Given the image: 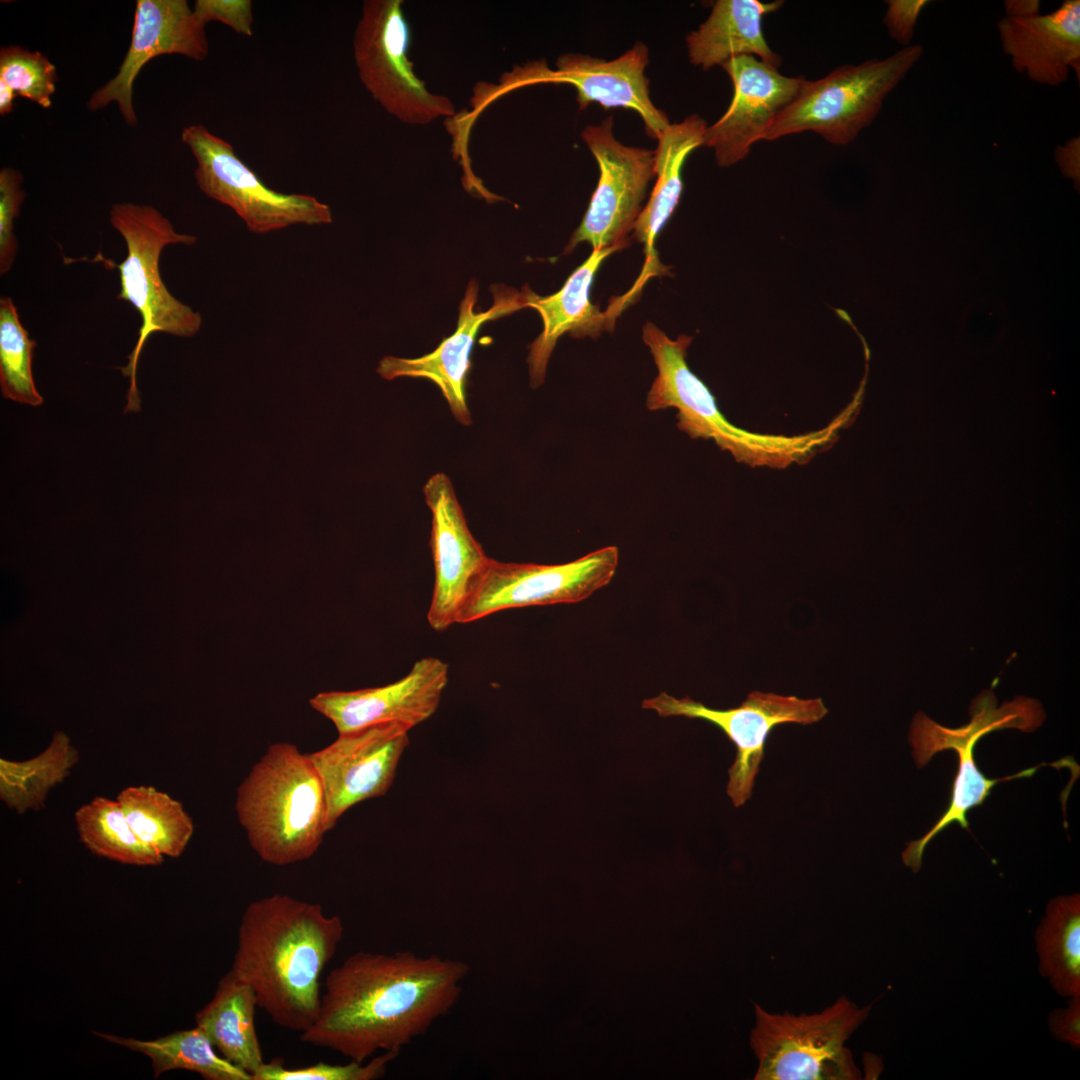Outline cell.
<instances>
[{
    "instance_id": "obj_36",
    "label": "cell",
    "mask_w": 1080,
    "mask_h": 1080,
    "mask_svg": "<svg viewBox=\"0 0 1080 1080\" xmlns=\"http://www.w3.org/2000/svg\"><path fill=\"white\" fill-rule=\"evenodd\" d=\"M887 3L884 24L890 37L904 47L910 45L918 17L930 1L890 0Z\"/></svg>"
},
{
    "instance_id": "obj_24",
    "label": "cell",
    "mask_w": 1080,
    "mask_h": 1080,
    "mask_svg": "<svg viewBox=\"0 0 1080 1080\" xmlns=\"http://www.w3.org/2000/svg\"><path fill=\"white\" fill-rule=\"evenodd\" d=\"M707 126L700 115L693 114L680 123L669 124L657 138L658 145L653 151L656 184L633 229V236L645 247L649 264L657 261L654 243L679 202L685 160L693 150L703 146Z\"/></svg>"
},
{
    "instance_id": "obj_16",
    "label": "cell",
    "mask_w": 1080,
    "mask_h": 1080,
    "mask_svg": "<svg viewBox=\"0 0 1080 1080\" xmlns=\"http://www.w3.org/2000/svg\"><path fill=\"white\" fill-rule=\"evenodd\" d=\"M431 512L430 548L435 580L427 620L438 632L457 618L489 557L474 538L447 475H432L423 487Z\"/></svg>"
},
{
    "instance_id": "obj_17",
    "label": "cell",
    "mask_w": 1080,
    "mask_h": 1080,
    "mask_svg": "<svg viewBox=\"0 0 1080 1080\" xmlns=\"http://www.w3.org/2000/svg\"><path fill=\"white\" fill-rule=\"evenodd\" d=\"M721 67L733 82L734 94L727 111L707 126L703 146L714 150L719 166L728 167L747 157L752 145L764 139L806 79L785 76L752 55L732 57Z\"/></svg>"
},
{
    "instance_id": "obj_38",
    "label": "cell",
    "mask_w": 1080,
    "mask_h": 1080,
    "mask_svg": "<svg viewBox=\"0 0 1080 1080\" xmlns=\"http://www.w3.org/2000/svg\"><path fill=\"white\" fill-rule=\"evenodd\" d=\"M1006 16H1025L1039 12V1H1005Z\"/></svg>"
},
{
    "instance_id": "obj_8",
    "label": "cell",
    "mask_w": 1080,
    "mask_h": 1080,
    "mask_svg": "<svg viewBox=\"0 0 1080 1080\" xmlns=\"http://www.w3.org/2000/svg\"><path fill=\"white\" fill-rule=\"evenodd\" d=\"M923 53L922 45H908L887 58L844 65L816 81L805 80L763 140L811 131L835 145L851 143L873 122L884 99Z\"/></svg>"
},
{
    "instance_id": "obj_35",
    "label": "cell",
    "mask_w": 1080,
    "mask_h": 1080,
    "mask_svg": "<svg viewBox=\"0 0 1080 1080\" xmlns=\"http://www.w3.org/2000/svg\"><path fill=\"white\" fill-rule=\"evenodd\" d=\"M250 0H197L193 11L197 19L207 25L217 21L229 26L236 33L253 35V10Z\"/></svg>"
},
{
    "instance_id": "obj_4",
    "label": "cell",
    "mask_w": 1080,
    "mask_h": 1080,
    "mask_svg": "<svg viewBox=\"0 0 1080 1080\" xmlns=\"http://www.w3.org/2000/svg\"><path fill=\"white\" fill-rule=\"evenodd\" d=\"M235 811L252 849L272 865L311 858L329 831L320 777L291 743L267 748L237 787Z\"/></svg>"
},
{
    "instance_id": "obj_1",
    "label": "cell",
    "mask_w": 1080,
    "mask_h": 1080,
    "mask_svg": "<svg viewBox=\"0 0 1080 1080\" xmlns=\"http://www.w3.org/2000/svg\"><path fill=\"white\" fill-rule=\"evenodd\" d=\"M468 963L412 951H358L332 969L302 1042L357 1062L398 1052L458 1002Z\"/></svg>"
},
{
    "instance_id": "obj_19",
    "label": "cell",
    "mask_w": 1080,
    "mask_h": 1080,
    "mask_svg": "<svg viewBox=\"0 0 1080 1080\" xmlns=\"http://www.w3.org/2000/svg\"><path fill=\"white\" fill-rule=\"evenodd\" d=\"M493 288V305L485 312H475L478 285L472 280L460 304L457 329L451 336L422 357L386 356L380 360L377 373L387 380L414 377L432 381L441 390L456 420L470 425L472 418L466 402L465 385L476 335L485 322L525 308L523 290L518 292L506 286Z\"/></svg>"
},
{
    "instance_id": "obj_18",
    "label": "cell",
    "mask_w": 1080,
    "mask_h": 1080,
    "mask_svg": "<svg viewBox=\"0 0 1080 1080\" xmlns=\"http://www.w3.org/2000/svg\"><path fill=\"white\" fill-rule=\"evenodd\" d=\"M449 666L433 656L416 661L407 675L390 684L351 691L321 692L310 706L330 720L338 734L399 723L410 729L437 710L448 683Z\"/></svg>"
},
{
    "instance_id": "obj_33",
    "label": "cell",
    "mask_w": 1080,
    "mask_h": 1080,
    "mask_svg": "<svg viewBox=\"0 0 1080 1080\" xmlns=\"http://www.w3.org/2000/svg\"><path fill=\"white\" fill-rule=\"evenodd\" d=\"M398 1052H382L365 1062L343 1065L317 1063L288 1068L280 1059L264 1063L253 1075V1080H374L385 1075L388 1065L398 1057Z\"/></svg>"
},
{
    "instance_id": "obj_37",
    "label": "cell",
    "mask_w": 1080,
    "mask_h": 1080,
    "mask_svg": "<svg viewBox=\"0 0 1080 1080\" xmlns=\"http://www.w3.org/2000/svg\"><path fill=\"white\" fill-rule=\"evenodd\" d=\"M1051 1036L1073 1049L1080 1048V996L1067 999L1064 1007L1051 1010L1047 1018Z\"/></svg>"
},
{
    "instance_id": "obj_11",
    "label": "cell",
    "mask_w": 1080,
    "mask_h": 1080,
    "mask_svg": "<svg viewBox=\"0 0 1080 1080\" xmlns=\"http://www.w3.org/2000/svg\"><path fill=\"white\" fill-rule=\"evenodd\" d=\"M618 561L619 551L614 545L562 564L501 562L489 558L459 613L457 624L512 608L581 602L610 583Z\"/></svg>"
},
{
    "instance_id": "obj_28",
    "label": "cell",
    "mask_w": 1080,
    "mask_h": 1080,
    "mask_svg": "<svg viewBox=\"0 0 1080 1080\" xmlns=\"http://www.w3.org/2000/svg\"><path fill=\"white\" fill-rule=\"evenodd\" d=\"M140 840L163 857H179L189 844L194 824L183 805L153 786H129L116 799Z\"/></svg>"
},
{
    "instance_id": "obj_14",
    "label": "cell",
    "mask_w": 1080,
    "mask_h": 1080,
    "mask_svg": "<svg viewBox=\"0 0 1080 1080\" xmlns=\"http://www.w3.org/2000/svg\"><path fill=\"white\" fill-rule=\"evenodd\" d=\"M410 730L399 723L379 724L339 734L328 746L308 753L323 785L329 831L354 805L388 792Z\"/></svg>"
},
{
    "instance_id": "obj_13",
    "label": "cell",
    "mask_w": 1080,
    "mask_h": 1080,
    "mask_svg": "<svg viewBox=\"0 0 1080 1080\" xmlns=\"http://www.w3.org/2000/svg\"><path fill=\"white\" fill-rule=\"evenodd\" d=\"M613 118L589 125L581 133L595 157L599 179L588 209L573 233L565 252L581 242L593 250L625 247L643 209L642 202L654 173V153L626 146L613 135Z\"/></svg>"
},
{
    "instance_id": "obj_39",
    "label": "cell",
    "mask_w": 1080,
    "mask_h": 1080,
    "mask_svg": "<svg viewBox=\"0 0 1080 1080\" xmlns=\"http://www.w3.org/2000/svg\"><path fill=\"white\" fill-rule=\"evenodd\" d=\"M17 95L15 92L3 81H0V115L5 116L11 113L14 109V102Z\"/></svg>"
},
{
    "instance_id": "obj_12",
    "label": "cell",
    "mask_w": 1080,
    "mask_h": 1080,
    "mask_svg": "<svg viewBox=\"0 0 1080 1080\" xmlns=\"http://www.w3.org/2000/svg\"><path fill=\"white\" fill-rule=\"evenodd\" d=\"M642 708L654 710L661 717L703 719L725 733L736 747L727 784V794L735 807L752 795L765 743L773 729L787 723L813 724L828 713L821 698L800 699L760 691L751 692L741 705L726 710L711 709L690 697L678 699L665 692L645 699Z\"/></svg>"
},
{
    "instance_id": "obj_9",
    "label": "cell",
    "mask_w": 1080,
    "mask_h": 1080,
    "mask_svg": "<svg viewBox=\"0 0 1080 1080\" xmlns=\"http://www.w3.org/2000/svg\"><path fill=\"white\" fill-rule=\"evenodd\" d=\"M402 0H366L353 36L358 76L372 98L390 115L409 125L453 117L455 107L430 92L408 57L411 31Z\"/></svg>"
},
{
    "instance_id": "obj_3",
    "label": "cell",
    "mask_w": 1080,
    "mask_h": 1080,
    "mask_svg": "<svg viewBox=\"0 0 1080 1080\" xmlns=\"http://www.w3.org/2000/svg\"><path fill=\"white\" fill-rule=\"evenodd\" d=\"M642 339L649 348L657 375L647 393L646 407L677 410V427L691 439L713 440L739 463L752 467L786 468L805 463L831 446L850 418L845 410L824 428L785 436L760 434L736 427L718 409L708 387L690 370L686 355L692 337L670 339L656 325H644Z\"/></svg>"
},
{
    "instance_id": "obj_26",
    "label": "cell",
    "mask_w": 1080,
    "mask_h": 1080,
    "mask_svg": "<svg viewBox=\"0 0 1080 1080\" xmlns=\"http://www.w3.org/2000/svg\"><path fill=\"white\" fill-rule=\"evenodd\" d=\"M1038 972L1062 998L1080 996V895L1046 905L1034 932Z\"/></svg>"
},
{
    "instance_id": "obj_30",
    "label": "cell",
    "mask_w": 1080,
    "mask_h": 1080,
    "mask_svg": "<svg viewBox=\"0 0 1080 1080\" xmlns=\"http://www.w3.org/2000/svg\"><path fill=\"white\" fill-rule=\"evenodd\" d=\"M81 842L92 853L124 864L157 866L164 857L138 838L117 800L97 796L74 815Z\"/></svg>"
},
{
    "instance_id": "obj_29",
    "label": "cell",
    "mask_w": 1080,
    "mask_h": 1080,
    "mask_svg": "<svg viewBox=\"0 0 1080 1080\" xmlns=\"http://www.w3.org/2000/svg\"><path fill=\"white\" fill-rule=\"evenodd\" d=\"M99 1036L148 1056L155 1077L169 1070L184 1069L197 1072L208 1080H253L248 1072L218 1055L210 1039L197 1026L148 1041Z\"/></svg>"
},
{
    "instance_id": "obj_20",
    "label": "cell",
    "mask_w": 1080,
    "mask_h": 1080,
    "mask_svg": "<svg viewBox=\"0 0 1080 1080\" xmlns=\"http://www.w3.org/2000/svg\"><path fill=\"white\" fill-rule=\"evenodd\" d=\"M649 62L648 47L637 42L631 49L613 60H604L578 53H564L550 71L541 63L532 73L533 84L566 83L577 90L580 109L596 102L605 109L624 108L636 111L643 119L646 133L657 140L670 124L667 115L658 109L649 95V80L645 68Z\"/></svg>"
},
{
    "instance_id": "obj_7",
    "label": "cell",
    "mask_w": 1080,
    "mask_h": 1080,
    "mask_svg": "<svg viewBox=\"0 0 1080 1080\" xmlns=\"http://www.w3.org/2000/svg\"><path fill=\"white\" fill-rule=\"evenodd\" d=\"M872 1004L846 996L817 1013H773L754 1004L750 1046L758 1062L755 1080H858L846 1042L866 1021Z\"/></svg>"
},
{
    "instance_id": "obj_2",
    "label": "cell",
    "mask_w": 1080,
    "mask_h": 1080,
    "mask_svg": "<svg viewBox=\"0 0 1080 1080\" xmlns=\"http://www.w3.org/2000/svg\"><path fill=\"white\" fill-rule=\"evenodd\" d=\"M344 934L338 915L275 893L252 901L238 928L232 972L280 1027L304 1032L321 1003L320 977Z\"/></svg>"
},
{
    "instance_id": "obj_10",
    "label": "cell",
    "mask_w": 1080,
    "mask_h": 1080,
    "mask_svg": "<svg viewBox=\"0 0 1080 1080\" xmlns=\"http://www.w3.org/2000/svg\"><path fill=\"white\" fill-rule=\"evenodd\" d=\"M181 141L196 161L194 177L199 189L231 208L249 231L264 234L291 225L332 222L327 204L311 195L281 193L266 186L229 142L204 125L185 127Z\"/></svg>"
},
{
    "instance_id": "obj_6",
    "label": "cell",
    "mask_w": 1080,
    "mask_h": 1080,
    "mask_svg": "<svg viewBox=\"0 0 1080 1080\" xmlns=\"http://www.w3.org/2000/svg\"><path fill=\"white\" fill-rule=\"evenodd\" d=\"M970 713V722L954 729L939 725L922 712H918L911 723L909 741L918 767L925 766L936 753L947 749L956 751L959 757L947 810L930 831L922 838L909 842L902 853L903 863L914 873L921 869L924 851L931 840L954 822L967 829V812L982 805L998 782L1030 777L1040 766L1046 765L1041 763L1014 775L989 779L982 774L974 759L975 746L986 734L1006 728L1032 732L1041 726L1045 712L1038 700L1017 696L997 706L993 691L984 690L973 700Z\"/></svg>"
},
{
    "instance_id": "obj_5",
    "label": "cell",
    "mask_w": 1080,
    "mask_h": 1080,
    "mask_svg": "<svg viewBox=\"0 0 1080 1080\" xmlns=\"http://www.w3.org/2000/svg\"><path fill=\"white\" fill-rule=\"evenodd\" d=\"M109 221L127 248L125 259L114 265L120 277L117 299L129 302L141 317L139 337L128 355V364L119 367L123 376L130 379L124 412H138L141 401L136 374L147 339L156 332L191 337L202 325L200 313L169 292L159 271V260L165 247L173 244L190 246L197 238L177 232L170 220L151 205L116 203L110 209Z\"/></svg>"
},
{
    "instance_id": "obj_15",
    "label": "cell",
    "mask_w": 1080,
    "mask_h": 1080,
    "mask_svg": "<svg viewBox=\"0 0 1080 1080\" xmlns=\"http://www.w3.org/2000/svg\"><path fill=\"white\" fill-rule=\"evenodd\" d=\"M209 43L203 25L186 0H137L129 48L117 73L92 93L90 111L116 103L129 126L137 123L133 85L142 68L161 55H182L203 61Z\"/></svg>"
},
{
    "instance_id": "obj_27",
    "label": "cell",
    "mask_w": 1080,
    "mask_h": 1080,
    "mask_svg": "<svg viewBox=\"0 0 1080 1080\" xmlns=\"http://www.w3.org/2000/svg\"><path fill=\"white\" fill-rule=\"evenodd\" d=\"M79 752L63 732L54 734L47 748L23 761L0 759V799L11 810L24 814L39 811L49 792L70 775Z\"/></svg>"
},
{
    "instance_id": "obj_32",
    "label": "cell",
    "mask_w": 1080,
    "mask_h": 1080,
    "mask_svg": "<svg viewBox=\"0 0 1080 1080\" xmlns=\"http://www.w3.org/2000/svg\"><path fill=\"white\" fill-rule=\"evenodd\" d=\"M57 80L56 66L41 52L19 45L1 47L0 81L17 96L48 109L52 106Z\"/></svg>"
},
{
    "instance_id": "obj_23",
    "label": "cell",
    "mask_w": 1080,
    "mask_h": 1080,
    "mask_svg": "<svg viewBox=\"0 0 1080 1080\" xmlns=\"http://www.w3.org/2000/svg\"><path fill=\"white\" fill-rule=\"evenodd\" d=\"M783 1L718 0L708 18L686 37L692 64L708 70L732 57L752 55L778 68L781 58L769 47L763 17L779 10Z\"/></svg>"
},
{
    "instance_id": "obj_31",
    "label": "cell",
    "mask_w": 1080,
    "mask_h": 1080,
    "mask_svg": "<svg viewBox=\"0 0 1080 1080\" xmlns=\"http://www.w3.org/2000/svg\"><path fill=\"white\" fill-rule=\"evenodd\" d=\"M36 346V341L30 339L28 331L22 325L12 298L1 296L0 386L4 398L30 406L43 403L32 372Z\"/></svg>"
},
{
    "instance_id": "obj_21",
    "label": "cell",
    "mask_w": 1080,
    "mask_h": 1080,
    "mask_svg": "<svg viewBox=\"0 0 1080 1080\" xmlns=\"http://www.w3.org/2000/svg\"><path fill=\"white\" fill-rule=\"evenodd\" d=\"M1003 52L1014 69L1048 86L1080 71V1L1065 0L1048 14L1006 16L997 23Z\"/></svg>"
},
{
    "instance_id": "obj_34",
    "label": "cell",
    "mask_w": 1080,
    "mask_h": 1080,
    "mask_svg": "<svg viewBox=\"0 0 1080 1080\" xmlns=\"http://www.w3.org/2000/svg\"><path fill=\"white\" fill-rule=\"evenodd\" d=\"M20 171L4 167L0 170V274L10 271L18 250L14 220L25 199Z\"/></svg>"
},
{
    "instance_id": "obj_22",
    "label": "cell",
    "mask_w": 1080,
    "mask_h": 1080,
    "mask_svg": "<svg viewBox=\"0 0 1080 1080\" xmlns=\"http://www.w3.org/2000/svg\"><path fill=\"white\" fill-rule=\"evenodd\" d=\"M622 247L592 250L590 256L567 278L562 288L549 296H539L527 286L525 308L536 310L543 321V330L530 345L527 357L530 384L540 386L545 379L547 364L557 340L569 333L575 338L597 337L614 326L615 316H608L590 301V289L603 261Z\"/></svg>"
},
{
    "instance_id": "obj_25",
    "label": "cell",
    "mask_w": 1080,
    "mask_h": 1080,
    "mask_svg": "<svg viewBox=\"0 0 1080 1080\" xmlns=\"http://www.w3.org/2000/svg\"><path fill=\"white\" fill-rule=\"evenodd\" d=\"M252 988L230 969L212 1000L196 1014V1026L226 1060L253 1075L265 1063L255 1026Z\"/></svg>"
}]
</instances>
